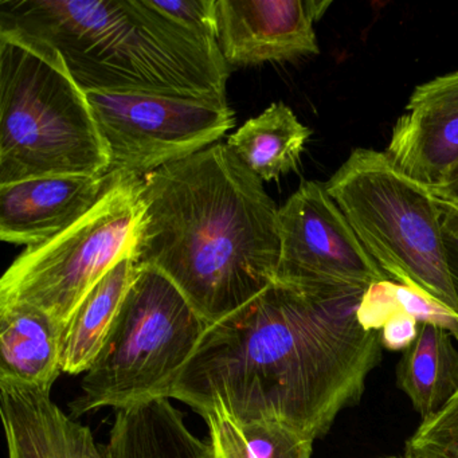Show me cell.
<instances>
[{
  "mask_svg": "<svg viewBox=\"0 0 458 458\" xmlns=\"http://www.w3.org/2000/svg\"><path fill=\"white\" fill-rule=\"evenodd\" d=\"M87 95L111 157L109 174L144 178L214 146L234 127L226 98L103 90Z\"/></svg>",
  "mask_w": 458,
  "mask_h": 458,
  "instance_id": "cell-8",
  "label": "cell"
},
{
  "mask_svg": "<svg viewBox=\"0 0 458 458\" xmlns=\"http://www.w3.org/2000/svg\"><path fill=\"white\" fill-rule=\"evenodd\" d=\"M208 326L170 278L139 267L100 353L69 403L72 417L168 398Z\"/></svg>",
  "mask_w": 458,
  "mask_h": 458,
  "instance_id": "cell-6",
  "label": "cell"
},
{
  "mask_svg": "<svg viewBox=\"0 0 458 458\" xmlns=\"http://www.w3.org/2000/svg\"><path fill=\"white\" fill-rule=\"evenodd\" d=\"M331 4V0H216V44L229 66L318 55L315 23Z\"/></svg>",
  "mask_w": 458,
  "mask_h": 458,
  "instance_id": "cell-10",
  "label": "cell"
},
{
  "mask_svg": "<svg viewBox=\"0 0 458 458\" xmlns=\"http://www.w3.org/2000/svg\"><path fill=\"white\" fill-rule=\"evenodd\" d=\"M364 292L275 281L208 326L168 398L200 417L221 403L240 426L276 420L315 442L380 361V332L358 320Z\"/></svg>",
  "mask_w": 458,
  "mask_h": 458,
  "instance_id": "cell-1",
  "label": "cell"
},
{
  "mask_svg": "<svg viewBox=\"0 0 458 458\" xmlns=\"http://www.w3.org/2000/svg\"><path fill=\"white\" fill-rule=\"evenodd\" d=\"M385 154L399 173L437 189L458 165V111L411 109L394 125Z\"/></svg>",
  "mask_w": 458,
  "mask_h": 458,
  "instance_id": "cell-15",
  "label": "cell"
},
{
  "mask_svg": "<svg viewBox=\"0 0 458 458\" xmlns=\"http://www.w3.org/2000/svg\"><path fill=\"white\" fill-rule=\"evenodd\" d=\"M455 340L444 327L420 324L417 339L404 351L396 367L398 387L409 396L422 420L433 417L457 394Z\"/></svg>",
  "mask_w": 458,
  "mask_h": 458,
  "instance_id": "cell-17",
  "label": "cell"
},
{
  "mask_svg": "<svg viewBox=\"0 0 458 458\" xmlns=\"http://www.w3.org/2000/svg\"><path fill=\"white\" fill-rule=\"evenodd\" d=\"M106 176H45L0 186V238L34 246L52 240L95 208Z\"/></svg>",
  "mask_w": 458,
  "mask_h": 458,
  "instance_id": "cell-11",
  "label": "cell"
},
{
  "mask_svg": "<svg viewBox=\"0 0 458 458\" xmlns=\"http://www.w3.org/2000/svg\"><path fill=\"white\" fill-rule=\"evenodd\" d=\"M367 253L395 283L418 288L458 316L438 202L385 152L356 148L326 184Z\"/></svg>",
  "mask_w": 458,
  "mask_h": 458,
  "instance_id": "cell-5",
  "label": "cell"
},
{
  "mask_svg": "<svg viewBox=\"0 0 458 458\" xmlns=\"http://www.w3.org/2000/svg\"><path fill=\"white\" fill-rule=\"evenodd\" d=\"M430 192L438 199L458 208V165L453 168L444 183L437 189L431 190Z\"/></svg>",
  "mask_w": 458,
  "mask_h": 458,
  "instance_id": "cell-27",
  "label": "cell"
},
{
  "mask_svg": "<svg viewBox=\"0 0 458 458\" xmlns=\"http://www.w3.org/2000/svg\"><path fill=\"white\" fill-rule=\"evenodd\" d=\"M138 273L133 257L123 259L82 300L63 332V372L80 375L92 367Z\"/></svg>",
  "mask_w": 458,
  "mask_h": 458,
  "instance_id": "cell-16",
  "label": "cell"
},
{
  "mask_svg": "<svg viewBox=\"0 0 458 458\" xmlns=\"http://www.w3.org/2000/svg\"><path fill=\"white\" fill-rule=\"evenodd\" d=\"M141 202L136 264L170 278L210 326L275 283L278 208L227 144L144 176Z\"/></svg>",
  "mask_w": 458,
  "mask_h": 458,
  "instance_id": "cell-2",
  "label": "cell"
},
{
  "mask_svg": "<svg viewBox=\"0 0 458 458\" xmlns=\"http://www.w3.org/2000/svg\"><path fill=\"white\" fill-rule=\"evenodd\" d=\"M0 26L55 47L85 92L226 98L230 66L218 44L152 0H0Z\"/></svg>",
  "mask_w": 458,
  "mask_h": 458,
  "instance_id": "cell-3",
  "label": "cell"
},
{
  "mask_svg": "<svg viewBox=\"0 0 458 458\" xmlns=\"http://www.w3.org/2000/svg\"><path fill=\"white\" fill-rule=\"evenodd\" d=\"M406 458H458V391L438 412L422 420L406 442Z\"/></svg>",
  "mask_w": 458,
  "mask_h": 458,
  "instance_id": "cell-20",
  "label": "cell"
},
{
  "mask_svg": "<svg viewBox=\"0 0 458 458\" xmlns=\"http://www.w3.org/2000/svg\"><path fill=\"white\" fill-rule=\"evenodd\" d=\"M63 329L26 304L0 305V383L52 391L61 369Z\"/></svg>",
  "mask_w": 458,
  "mask_h": 458,
  "instance_id": "cell-13",
  "label": "cell"
},
{
  "mask_svg": "<svg viewBox=\"0 0 458 458\" xmlns=\"http://www.w3.org/2000/svg\"><path fill=\"white\" fill-rule=\"evenodd\" d=\"M310 133L288 106L275 103L238 128L226 144L259 181H277L297 171Z\"/></svg>",
  "mask_w": 458,
  "mask_h": 458,
  "instance_id": "cell-18",
  "label": "cell"
},
{
  "mask_svg": "<svg viewBox=\"0 0 458 458\" xmlns=\"http://www.w3.org/2000/svg\"><path fill=\"white\" fill-rule=\"evenodd\" d=\"M0 412L9 458H108L90 428L49 393L0 383Z\"/></svg>",
  "mask_w": 458,
  "mask_h": 458,
  "instance_id": "cell-12",
  "label": "cell"
},
{
  "mask_svg": "<svg viewBox=\"0 0 458 458\" xmlns=\"http://www.w3.org/2000/svg\"><path fill=\"white\" fill-rule=\"evenodd\" d=\"M111 157L87 92L44 39L0 26V186L106 176Z\"/></svg>",
  "mask_w": 458,
  "mask_h": 458,
  "instance_id": "cell-4",
  "label": "cell"
},
{
  "mask_svg": "<svg viewBox=\"0 0 458 458\" xmlns=\"http://www.w3.org/2000/svg\"><path fill=\"white\" fill-rule=\"evenodd\" d=\"M108 458H208V439L195 436L171 399L114 410Z\"/></svg>",
  "mask_w": 458,
  "mask_h": 458,
  "instance_id": "cell-14",
  "label": "cell"
},
{
  "mask_svg": "<svg viewBox=\"0 0 458 458\" xmlns=\"http://www.w3.org/2000/svg\"><path fill=\"white\" fill-rule=\"evenodd\" d=\"M395 315L410 316L420 324L444 327L458 342V316L420 289L386 280L364 292L358 320L366 331H380Z\"/></svg>",
  "mask_w": 458,
  "mask_h": 458,
  "instance_id": "cell-19",
  "label": "cell"
},
{
  "mask_svg": "<svg viewBox=\"0 0 458 458\" xmlns=\"http://www.w3.org/2000/svg\"><path fill=\"white\" fill-rule=\"evenodd\" d=\"M276 281L318 289H360L391 280L356 237L326 186L304 182L278 208Z\"/></svg>",
  "mask_w": 458,
  "mask_h": 458,
  "instance_id": "cell-9",
  "label": "cell"
},
{
  "mask_svg": "<svg viewBox=\"0 0 458 458\" xmlns=\"http://www.w3.org/2000/svg\"><path fill=\"white\" fill-rule=\"evenodd\" d=\"M423 108L433 111H458V71L437 77L415 88L407 109Z\"/></svg>",
  "mask_w": 458,
  "mask_h": 458,
  "instance_id": "cell-24",
  "label": "cell"
},
{
  "mask_svg": "<svg viewBox=\"0 0 458 458\" xmlns=\"http://www.w3.org/2000/svg\"><path fill=\"white\" fill-rule=\"evenodd\" d=\"M420 324L406 315H395L386 321L380 329V345L383 350L406 351L417 339Z\"/></svg>",
  "mask_w": 458,
  "mask_h": 458,
  "instance_id": "cell-26",
  "label": "cell"
},
{
  "mask_svg": "<svg viewBox=\"0 0 458 458\" xmlns=\"http://www.w3.org/2000/svg\"><path fill=\"white\" fill-rule=\"evenodd\" d=\"M436 199L438 202L439 213H441L447 267H449L450 277H452L453 286H454L458 299V208L438 199V198Z\"/></svg>",
  "mask_w": 458,
  "mask_h": 458,
  "instance_id": "cell-25",
  "label": "cell"
},
{
  "mask_svg": "<svg viewBox=\"0 0 458 458\" xmlns=\"http://www.w3.org/2000/svg\"><path fill=\"white\" fill-rule=\"evenodd\" d=\"M141 191V176L108 174L92 210L52 240L29 246L10 265L0 280V305H30L64 332L98 281L123 259H135Z\"/></svg>",
  "mask_w": 458,
  "mask_h": 458,
  "instance_id": "cell-7",
  "label": "cell"
},
{
  "mask_svg": "<svg viewBox=\"0 0 458 458\" xmlns=\"http://www.w3.org/2000/svg\"><path fill=\"white\" fill-rule=\"evenodd\" d=\"M152 4L179 25L216 42V0H152Z\"/></svg>",
  "mask_w": 458,
  "mask_h": 458,
  "instance_id": "cell-23",
  "label": "cell"
},
{
  "mask_svg": "<svg viewBox=\"0 0 458 458\" xmlns=\"http://www.w3.org/2000/svg\"><path fill=\"white\" fill-rule=\"evenodd\" d=\"M202 418L208 428V458H254L240 425L221 403H214Z\"/></svg>",
  "mask_w": 458,
  "mask_h": 458,
  "instance_id": "cell-22",
  "label": "cell"
},
{
  "mask_svg": "<svg viewBox=\"0 0 458 458\" xmlns=\"http://www.w3.org/2000/svg\"><path fill=\"white\" fill-rule=\"evenodd\" d=\"M254 458H310L313 441L276 420L240 426Z\"/></svg>",
  "mask_w": 458,
  "mask_h": 458,
  "instance_id": "cell-21",
  "label": "cell"
}]
</instances>
